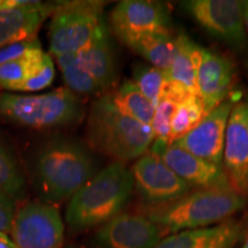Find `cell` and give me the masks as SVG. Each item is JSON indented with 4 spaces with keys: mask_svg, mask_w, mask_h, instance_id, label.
<instances>
[{
    "mask_svg": "<svg viewBox=\"0 0 248 248\" xmlns=\"http://www.w3.org/2000/svg\"><path fill=\"white\" fill-rule=\"evenodd\" d=\"M162 235L160 226L146 215L121 213L99 229L94 239L99 248H154Z\"/></svg>",
    "mask_w": 248,
    "mask_h": 248,
    "instance_id": "obj_12",
    "label": "cell"
},
{
    "mask_svg": "<svg viewBox=\"0 0 248 248\" xmlns=\"http://www.w3.org/2000/svg\"><path fill=\"white\" fill-rule=\"evenodd\" d=\"M245 199L231 187H207L188 192L172 202L154 206L146 216L164 233L203 229L243 209Z\"/></svg>",
    "mask_w": 248,
    "mask_h": 248,
    "instance_id": "obj_4",
    "label": "cell"
},
{
    "mask_svg": "<svg viewBox=\"0 0 248 248\" xmlns=\"http://www.w3.org/2000/svg\"><path fill=\"white\" fill-rule=\"evenodd\" d=\"M77 248H85V247H77Z\"/></svg>",
    "mask_w": 248,
    "mask_h": 248,
    "instance_id": "obj_34",
    "label": "cell"
},
{
    "mask_svg": "<svg viewBox=\"0 0 248 248\" xmlns=\"http://www.w3.org/2000/svg\"><path fill=\"white\" fill-rule=\"evenodd\" d=\"M176 52L172 63L166 71L169 80L177 82L188 91L198 94V71L202 60L203 48L197 45L185 33H178L175 37Z\"/></svg>",
    "mask_w": 248,
    "mask_h": 248,
    "instance_id": "obj_19",
    "label": "cell"
},
{
    "mask_svg": "<svg viewBox=\"0 0 248 248\" xmlns=\"http://www.w3.org/2000/svg\"><path fill=\"white\" fill-rule=\"evenodd\" d=\"M15 212V201L0 192V232H11Z\"/></svg>",
    "mask_w": 248,
    "mask_h": 248,
    "instance_id": "obj_29",
    "label": "cell"
},
{
    "mask_svg": "<svg viewBox=\"0 0 248 248\" xmlns=\"http://www.w3.org/2000/svg\"><path fill=\"white\" fill-rule=\"evenodd\" d=\"M110 27L121 42L141 35H171L166 6L150 0H124L110 13Z\"/></svg>",
    "mask_w": 248,
    "mask_h": 248,
    "instance_id": "obj_10",
    "label": "cell"
},
{
    "mask_svg": "<svg viewBox=\"0 0 248 248\" xmlns=\"http://www.w3.org/2000/svg\"><path fill=\"white\" fill-rule=\"evenodd\" d=\"M0 192L14 201L26 195V178L16 157L0 139Z\"/></svg>",
    "mask_w": 248,
    "mask_h": 248,
    "instance_id": "obj_23",
    "label": "cell"
},
{
    "mask_svg": "<svg viewBox=\"0 0 248 248\" xmlns=\"http://www.w3.org/2000/svg\"><path fill=\"white\" fill-rule=\"evenodd\" d=\"M208 115L198 94H193L178 105L170 128V144L184 137Z\"/></svg>",
    "mask_w": 248,
    "mask_h": 248,
    "instance_id": "obj_24",
    "label": "cell"
},
{
    "mask_svg": "<svg viewBox=\"0 0 248 248\" xmlns=\"http://www.w3.org/2000/svg\"><path fill=\"white\" fill-rule=\"evenodd\" d=\"M75 54L78 63L98 83L102 92L111 88L116 79V61L106 20L91 42Z\"/></svg>",
    "mask_w": 248,
    "mask_h": 248,
    "instance_id": "obj_17",
    "label": "cell"
},
{
    "mask_svg": "<svg viewBox=\"0 0 248 248\" xmlns=\"http://www.w3.org/2000/svg\"><path fill=\"white\" fill-rule=\"evenodd\" d=\"M151 153L159 156L179 178L198 188L230 187L221 166L207 162L183 150L175 142L160 144L153 141Z\"/></svg>",
    "mask_w": 248,
    "mask_h": 248,
    "instance_id": "obj_14",
    "label": "cell"
},
{
    "mask_svg": "<svg viewBox=\"0 0 248 248\" xmlns=\"http://www.w3.org/2000/svg\"><path fill=\"white\" fill-rule=\"evenodd\" d=\"M233 102L226 99L210 111L197 128L175 141L183 150L207 162L221 166L225 133Z\"/></svg>",
    "mask_w": 248,
    "mask_h": 248,
    "instance_id": "obj_13",
    "label": "cell"
},
{
    "mask_svg": "<svg viewBox=\"0 0 248 248\" xmlns=\"http://www.w3.org/2000/svg\"><path fill=\"white\" fill-rule=\"evenodd\" d=\"M167 79L168 78L164 70L152 64H138L133 69L131 80L137 85L142 94L154 105V107H156Z\"/></svg>",
    "mask_w": 248,
    "mask_h": 248,
    "instance_id": "obj_26",
    "label": "cell"
},
{
    "mask_svg": "<svg viewBox=\"0 0 248 248\" xmlns=\"http://www.w3.org/2000/svg\"><path fill=\"white\" fill-rule=\"evenodd\" d=\"M136 53L146 59L152 66L167 71L176 52V40L171 35H141L123 40Z\"/></svg>",
    "mask_w": 248,
    "mask_h": 248,
    "instance_id": "obj_20",
    "label": "cell"
},
{
    "mask_svg": "<svg viewBox=\"0 0 248 248\" xmlns=\"http://www.w3.org/2000/svg\"><path fill=\"white\" fill-rule=\"evenodd\" d=\"M241 248H248V237H247V239H246V241H245L244 246H243V247H241Z\"/></svg>",
    "mask_w": 248,
    "mask_h": 248,
    "instance_id": "obj_33",
    "label": "cell"
},
{
    "mask_svg": "<svg viewBox=\"0 0 248 248\" xmlns=\"http://www.w3.org/2000/svg\"><path fill=\"white\" fill-rule=\"evenodd\" d=\"M179 102L169 95L161 93L159 104L155 107V113L151 128L154 133V141L160 144H170V128Z\"/></svg>",
    "mask_w": 248,
    "mask_h": 248,
    "instance_id": "obj_27",
    "label": "cell"
},
{
    "mask_svg": "<svg viewBox=\"0 0 248 248\" xmlns=\"http://www.w3.org/2000/svg\"><path fill=\"white\" fill-rule=\"evenodd\" d=\"M240 235V226L239 224H235L234 228L232 229L230 232H228L224 237H222L221 239L217 240L215 244H213L212 246L207 248H231L235 241L238 240Z\"/></svg>",
    "mask_w": 248,
    "mask_h": 248,
    "instance_id": "obj_30",
    "label": "cell"
},
{
    "mask_svg": "<svg viewBox=\"0 0 248 248\" xmlns=\"http://www.w3.org/2000/svg\"><path fill=\"white\" fill-rule=\"evenodd\" d=\"M44 53L37 37L0 48V92L15 91Z\"/></svg>",
    "mask_w": 248,
    "mask_h": 248,
    "instance_id": "obj_18",
    "label": "cell"
},
{
    "mask_svg": "<svg viewBox=\"0 0 248 248\" xmlns=\"http://www.w3.org/2000/svg\"><path fill=\"white\" fill-rule=\"evenodd\" d=\"M130 171L136 190L142 199L153 206L172 202L191 192L187 183L152 153L139 157Z\"/></svg>",
    "mask_w": 248,
    "mask_h": 248,
    "instance_id": "obj_9",
    "label": "cell"
},
{
    "mask_svg": "<svg viewBox=\"0 0 248 248\" xmlns=\"http://www.w3.org/2000/svg\"><path fill=\"white\" fill-rule=\"evenodd\" d=\"M235 222H225L214 228L186 230L168 235L154 248H207L230 232Z\"/></svg>",
    "mask_w": 248,
    "mask_h": 248,
    "instance_id": "obj_22",
    "label": "cell"
},
{
    "mask_svg": "<svg viewBox=\"0 0 248 248\" xmlns=\"http://www.w3.org/2000/svg\"><path fill=\"white\" fill-rule=\"evenodd\" d=\"M107 95L114 107L124 115L145 125H152L155 113L154 105L142 94L131 79L125 80L120 88Z\"/></svg>",
    "mask_w": 248,
    "mask_h": 248,
    "instance_id": "obj_21",
    "label": "cell"
},
{
    "mask_svg": "<svg viewBox=\"0 0 248 248\" xmlns=\"http://www.w3.org/2000/svg\"><path fill=\"white\" fill-rule=\"evenodd\" d=\"M224 172L229 185L241 197L248 194V105L237 102L232 108L223 151Z\"/></svg>",
    "mask_w": 248,
    "mask_h": 248,
    "instance_id": "obj_11",
    "label": "cell"
},
{
    "mask_svg": "<svg viewBox=\"0 0 248 248\" xmlns=\"http://www.w3.org/2000/svg\"><path fill=\"white\" fill-rule=\"evenodd\" d=\"M83 117V104L67 88L44 94L0 92V121L31 129H57Z\"/></svg>",
    "mask_w": 248,
    "mask_h": 248,
    "instance_id": "obj_5",
    "label": "cell"
},
{
    "mask_svg": "<svg viewBox=\"0 0 248 248\" xmlns=\"http://www.w3.org/2000/svg\"><path fill=\"white\" fill-rule=\"evenodd\" d=\"M0 248H17L12 238H9L7 233L0 232Z\"/></svg>",
    "mask_w": 248,
    "mask_h": 248,
    "instance_id": "obj_31",
    "label": "cell"
},
{
    "mask_svg": "<svg viewBox=\"0 0 248 248\" xmlns=\"http://www.w3.org/2000/svg\"><path fill=\"white\" fill-rule=\"evenodd\" d=\"M55 76L54 64L48 53L43 54L32 73L17 86L15 92H36L48 88L53 83Z\"/></svg>",
    "mask_w": 248,
    "mask_h": 248,
    "instance_id": "obj_28",
    "label": "cell"
},
{
    "mask_svg": "<svg viewBox=\"0 0 248 248\" xmlns=\"http://www.w3.org/2000/svg\"><path fill=\"white\" fill-rule=\"evenodd\" d=\"M101 1H60L49 24V55L78 53L105 21Z\"/></svg>",
    "mask_w": 248,
    "mask_h": 248,
    "instance_id": "obj_6",
    "label": "cell"
},
{
    "mask_svg": "<svg viewBox=\"0 0 248 248\" xmlns=\"http://www.w3.org/2000/svg\"><path fill=\"white\" fill-rule=\"evenodd\" d=\"M86 138L93 150L123 163L146 154L154 133L151 126L117 110L105 94L90 108Z\"/></svg>",
    "mask_w": 248,
    "mask_h": 248,
    "instance_id": "obj_3",
    "label": "cell"
},
{
    "mask_svg": "<svg viewBox=\"0 0 248 248\" xmlns=\"http://www.w3.org/2000/svg\"><path fill=\"white\" fill-rule=\"evenodd\" d=\"M67 89L76 94H97L102 92L98 83L77 61L75 53L55 57Z\"/></svg>",
    "mask_w": 248,
    "mask_h": 248,
    "instance_id": "obj_25",
    "label": "cell"
},
{
    "mask_svg": "<svg viewBox=\"0 0 248 248\" xmlns=\"http://www.w3.org/2000/svg\"><path fill=\"white\" fill-rule=\"evenodd\" d=\"M234 78L233 63L224 55L203 49L197 90L207 113L226 100Z\"/></svg>",
    "mask_w": 248,
    "mask_h": 248,
    "instance_id": "obj_16",
    "label": "cell"
},
{
    "mask_svg": "<svg viewBox=\"0 0 248 248\" xmlns=\"http://www.w3.org/2000/svg\"><path fill=\"white\" fill-rule=\"evenodd\" d=\"M64 226L58 207L28 202L20 207L9 234L17 248H62Z\"/></svg>",
    "mask_w": 248,
    "mask_h": 248,
    "instance_id": "obj_7",
    "label": "cell"
},
{
    "mask_svg": "<svg viewBox=\"0 0 248 248\" xmlns=\"http://www.w3.org/2000/svg\"><path fill=\"white\" fill-rule=\"evenodd\" d=\"M97 175V163L85 145L67 137L45 141L32 160L31 181L40 202L57 207Z\"/></svg>",
    "mask_w": 248,
    "mask_h": 248,
    "instance_id": "obj_1",
    "label": "cell"
},
{
    "mask_svg": "<svg viewBox=\"0 0 248 248\" xmlns=\"http://www.w3.org/2000/svg\"><path fill=\"white\" fill-rule=\"evenodd\" d=\"M243 14H244L245 29H246L248 32V1H243Z\"/></svg>",
    "mask_w": 248,
    "mask_h": 248,
    "instance_id": "obj_32",
    "label": "cell"
},
{
    "mask_svg": "<svg viewBox=\"0 0 248 248\" xmlns=\"http://www.w3.org/2000/svg\"><path fill=\"white\" fill-rule=\"evenodd\" d=\"M182 5L209 35L232 47H243L246 40L243 1L191 0Z\"/></svg>",
    "mask_w": 248,
    "mask_h": 248,
    "instance_id": "obj_8",
    "label": "cell"
},
{
    "mask_svg": "<svg viewBox=\"0 0 248 248\" xmlns=\"http://www.w3.org/2000/svg\"><path fill=\"white\" fill-rule=\"evenodd\" d=\"M247 105H248V102H247Z\"/></svg>",
    "mask_w": 248,
    "mask_h": 248,
    "instance_id": "obj_35",
    "label": "cell"
},
{
    "mask_svg": "<svg viewBox=\"0 0 248 248\" xmlns=\"http://www.w3.org/2000/svg\"><path fill=\"white\" fill-rule=\"evenodd\" d=\"M57 6L58 2L7 0L0 8V48L36 38L43 22Z\"/></svg>",
    "mask_w": 248,
    "mask_h": 248,
    "instance_id": "obj_15",
    "label": "cell"
},
{
    "mask_svg": "<svg viewBox=\"0 0 248 248\" xmlns=\"http://www.w3.org/2000/svg\"><path fill=\"white\" fill-rule=\"evenodd\" d=\"M133 178L122 162L107 166L71 198L66 222L71 231L104 225L122 212L131 198Z\"/></svg>",
    "mask_w": 248,
    "mask_h": 248,
    "instance_id": "obj_2",
    "label": "cell"
}]
</instances>
